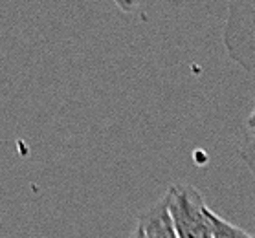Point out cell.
Masks as SVG:
<instances>
[{
    "mask_svg": "<svg viewBox=\"0 0 255 238\" xmlns=\"http://www.w3.org/2000/svg\"><path fill=\"white\" fill-rule=\"evenodd\" d=\"M209 220H211V227H213V238H254L244 229L233 226L232 222L221 218L213 211H209Z\"/></svg>",
    "mask_w": 255,
    "mask_h": 238,
    "instance_id": "277c9868",
    "label": "cell"
},
{
    "mask_svg": "<svg viewBox=\"0 0 255 238\" xmlns=\"http://www.w3.org/2000/svg\"><path fill=\"white\" fill-rule=\"evenodd\" d=\"M239 156L255 178V130H250L248 136L243 140L239 147Z\"/></svg>",
    "mask_w": 255,
    "mask_h": 238,
    "instance_id": "5b68a950",
    "label": "cell"
},
{
    "mask_svg": "<svg viewBox=\"0 0 255 238\" xmlns=\"http://www.w3.org/2000/svg\"><path fill=\"white\" fill-rule=\"evenodd\" d=\"M116 4H118V7H120L122 11L130 13L139 6V0H116Z\"/></svg>",
    "mask_w": 255,
    "mask_h": 238,
    "instance_id": "8992f818",
    "label": "cell"
},
{
    "mask_svg": "<svg viewBox=\"0 0 255 238\" xmlns=\"http://www.w3.org/2000/svg\"><path fill=\"white\" fill-rule=\"evenodd\" d=\"M138 224L143 227L147 238H178L169 216L165 194L138 216Z\"/></svg>",
    "mask_w": 255,
    "mask_h": 238,
    "instance_id": "3957f363",
    "label": "cell"
},
{
    "mask_svg": "<svg viewBox=\"0 0 255 238\" xmlns=\"http://www.w3.org/2000/svg\"><path fill=\"white\" fill-rule=\"evenodd\" d=\"M167 211L178 238H213L209 207L193 185H171L165 191Z\"/></svg>",
    "mask_w": 255,
    "mask_h": 238,
    "instance_id": "6da1fadb",
    "label": "cell"
},
{
    "mask_svg": "<svg viewBox=\"0 0 255 238\" xmlns=\"http://www.w3.org/2000/svg\"><path fill=\"white\" fill-rule=\"evenodd\" d=\"M246 127H248V130H255V108L252 110L248 119H246Z\"/></svg>",
    "mask_w": 255,
    "mask_h": 238,
    "instance_id": "ba28073f",
    "label": "cell"
},
{
    "mask_svg": "<svg viewBox=\"0 0 255 238\" xmlns=\"http://www.w3.org/2000/svg\"><path fill=\"white\" fill-rule=\"evenodd\" d=\"M128 238H147L145 237V231H143V227L139 226V224H136V229L132 231V235Z\"/></svg>",
    "mask_w": 255,
    "mask_h": 238,
    "instance_id": "52a82bcc",
    "label": "cell"
},
{
    "mask_svg": "<svg viewBox=\"0 0 255 238\" xmlns=\"http://www.w3.org/2000/svg\"><path fill=\"white\" fill-rule=\"evenodd\" d=\"M222 41L228 55L255 76V0H228Z\"/></svg>",
    "mask_w": 255,
    "mask_h": 238,
    "instance_id": "7a4b0ae2",
    "label": "cell"
}]
</instances>
